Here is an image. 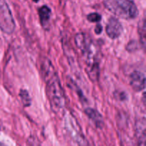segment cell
<instances>
[{"instance_id":"1","label":"cell","mask_w":146,"mask_h":146,"mask_svg":"<svg viewBox=\"0 0 146 146\" xmlns=\"http://www.w3.org/2000/svg\"><path fill=\"white\" fill-rule=\"evenodd\" d=\"M41 69L46 84V93L51 109L55 113L61 114L65 110L66 97L59 78L48 59H44L41 62Z\"/></svg>"},{"instance_id":"2","label":"cell","mask_w":146,"mask_h":146,"mask_svg":"<svg viewBox=\"0 0 146 146\" xmlns=\"http://www.w3.org/2000/svg\"><path fill=\"white\" fill-rule=\"evenodd\" d=\"M74 41L76 47L82 53L88 76L92 81H96L99 77L100 67L96 47L92 39L88 34L79 33L75 36Z\"/></svg>"},{"instance_id":"3","label":"cell","mask_w":146,"mask_h":146,"mask_svg":"<svg viewBox=\"0 0 146 146\" xmlns=\"http://www.w3.org/2000/svg\"><path fill=\"white\" fill-rule=\"evenodd\" d=\"M105 6L110 11L125 19H133L138 15V7L132 0H107Z\"/></svg>"},{"instance_id":"4","label":"cell","mask_w":146,"mask_h":146,"mask_svg":"<svg viewBox=\"0 0 146 146\" xmlns=\"http://www.w3.org/2000/svg\"><path fill=\"white\" fill-rule=\"evenodd\" d=\"M0 29L6 34H11L15 29V23L5 0H0Z\"/></svg>"},{"instance_id":"5","label":"cell","mask_w":146,"mask_h":146,"mask_svg":"<svg viewBox=\"0 0 146 146\" xmlns=\"http://www.w3.org/2000/svg\"><path fill=\"white\" fill-rule=\"evenodd\" d=\"M123 26L118 21V19L115 17H111L108 19V24L106 27V31L108 37L111 39L115 40L119 37L123 32Z\"/></svg>"},{"instance_id":"6","label":"cell","mask_w":146,"mask_h":146,"mask_svg":"<svg viewBox=\"0 0 146 146\" xmlns=\"http://www.w3.org/2000/svg\"><path fill=\"white\" fill-rule=\"evenodd\" d=\"M130 84L133 90L140 92L145 87V76L140 71H134L130 75Z\"/></svg>"},{"instance_id":"7","label":"cell","mask_w":146,"mask_h":146,"mask_svg":"<svg viewBox=\"0 0 146 146\" xmlns=\"http://www.w3.org/2000/svg\"><path fill=\"white\" fill-rule=\"evenodd\" d=\"M68 125H70L69 131L71 133V136L76 141L78 146H90L86 139L81 133V130L78 129L79 127H78V124L77 125L76 122H72Z\"/></svg>"},{"instance_id":"8","label":"cell","mask_w":146,"mask_h":146,"mask_svg":"<svg viewBox=\"0 0 146 146\" xmlns=\"http://www.w3.org/2000/svg\"><path fill=\"white\" fill-rule=\"evenodd\" d=\"M135 135L138 146H145V119L138 120L135 123Z\"/></svg>"},{"instance_id":"9","label":"cell","mask_w":146,"mask_h":146,"mask_svg":"<svg viewBox=\"0 0 146 146\" xmlns=\"http://www.w3.org/2000/svg\"><path fill=\"white\" fill-rule=\"evenodd\" d=\"M85 114L88 116V118L94 122V124L98 127H101L104 125V119L102 115L97 110L91 107H88L85 110Z\"/></svg>"},{"instance_id":"10","label":"cell","mask_w":146,"mask_h":146,"mask_svg":"<svg viewBox=\"0 0 146 146\" xmlns=\"http://www.w3.org/2000/svg\"><path fill=\"white\" fill-rule=\"evenodd\" d=\"M40 22L44 28H46L49 24L50 17H51V9L47 6H42L38 9Z\"/></svg>"},{"instance_id":"11","label":"cell","mask_w":146,"mask_h":146,"mask_svg":"<svg viewBox=\"0 0 146 146\" xmlns=\"http://www.w3.org/2000/svg\"><path fill=\"white\" fill-rule=\"evenodd\" d=\"M20 98H21V102L23 104L25 107H28L31 104V97H30L29 92L26 90H21L19 92Z\"/></svg>"},{"instance_id":"12","label":"cell","mask_w":146,"mask_h":146,"mask_svg":"<svg viewBox=\"0 0 146 146\" xmlns=\"http://www.w3.org/2000/svg\"><path fill=\"white\" fill-rule=\"evenodd\" d=\"M87 19L91 22H98L101 21V16L98 13H91L87 16Z\"/></svg>"},{"instance_id":"13","label":"cell","mask_w":146,"mask_h":146,"mask_svg":"<svg viewBox=\"0 0 146 146\" xmlns=\"http://www.w3.org/2000/svg\"><path fill=\"white\" fill-rule=\"evenodd\" d=\"M139 29L141 30L140 31V37H141V42L143 45H145V21H143V24H141V27H139Z\"/></svg>"},{"instance_id":"14","label":"cell","mask_w":146,"mask_h":146,"mask_svg":"<svg viewBox=\"0 0 146 146\" xmlns=\"http://www.w3.org/2000/svg\"><path fill=\"white\" fill-rule=\"evenodd\" d=\"M121 143L122 146H135L130 137L128 138L126 135L121 136Z\"/></svg>"},{"instance_id":"15","label":"cell","mask_w":146,"mask_h":146,"mask_svg":"<svg viewBox=\"0 0 146 146\" xmlns=\"http://www.w3.org/2000/svg\"><path fill=\"white\" fill-rule=\"evenodd\" d=\"M102 30H103L102 26H101V24H97L96 27V28H95V30H94V31H95V32L97 34H99L100 33H101V31H102Z\"/></svg>"},{"instance_id":"16","label":"cell","mask_w":146,"mask_h":146,"mask_svg":"<svg viewBox=\"0 0 146 146\" xmlns=\"http://www.w3.org/2000/svg\"><path fill=\"white\" fill-rule=\"evenodd\" d=\"M33 1H34V2H38V1H39V0H32Z\"/></svg>"},{"instance_id":"17","label":"cell","mask_w":146,"mask_h":146,"mask_svg":"<svg viewBox=\"0 0 146 146\" xmlns=\"http://www.w3.org/2000/svg\"><path fill=\"white\" fill-rule=\"evenodd\" d=\"M0 146H4V145L2 144V143H0Z\"/></svg>"}]
</instances>
